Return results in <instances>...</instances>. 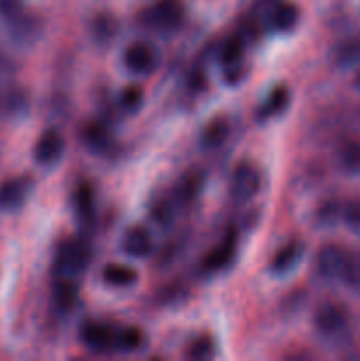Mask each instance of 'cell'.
<instances>
[{"label":"cell","mask_w":360,"mask_h":361,"mask_svg":"<svg viewBox=\"0 0 360 361\" xmlns=\"http://www.w3.org/2000/svg\"><path fill=\"white\" fill-rule=\"evenodd\" d=\"M342 222L352 231L360 233V196L346 201L344 207H342Z\"/></svg>","instance_id":"obj_30"},{"label":"cell","mask_w":360,"mask_h":361,"mask_svg":"<svg viewBox=\"0 0 360 361\" xmlns=\"http://www.w3.org/2000/svg\"><path fill=\"white\" fill-rule=\"evenodd\" d=\"M92 27H94L95 37L102 39V41H112L116 30V21L109 14H99Z\"/></svg>","instance_id":"obj_31"},{"label":"cell","mask_w":360,"mask_h":361,"mask_svg":"<svg viewBox=\"0 0 360 361\" xmlns=\"http://www.w3.org/2000/svg\"><path fill=\"white\" fill-rule=\"evenodd\" d=\"M73 212L76 222L83 229L94 228L95 224V197H94V189L90 187V183L81 182L80 185L74 189L73 192Z\"/></svg>","instance_id":"obj_8"},{"label":"cell","mask_w":360,"mask_h":361,"mask_svg":"<svg viewBox=\"0 0 360 361\" xmlns=\"http://www.w3.org/2000/svg\"><path fill=\"white\" fill-rule=\"evenodd\" d=\"M235 256H236V235L235 231H228L224 238L221 240V243H219L210 254L205 256V259L201 261V268H203L207 274H217V271L228 268L229 264L233 263V259H235Z\"/></svg>","instance_id":"obj_9"},{"label":"cell","mask_w":360,"mask_h":361,"mask_svg":"<svg viewBox=\"0 0 360 361\" xmlns=\"http://www.w3.org/2000/svg\"><path fill=\"white\" fill-rule=\"evenodd\" d=\"M215 353V344L212 337L208 335H201V337L194 338L187 348V358L191 360H208L212 358Z\"/></svg>","instance_id":"obj_27"},{"label":"cell","mask_w":360,"mask_h":361,"mask_svg":"<svg viewBox=\"0 0 360 361\" xmlns=\"http://www.w3.org/2000/svg\"><path fill=\"white\" fill-rule=\"evenodd\" d=\"M92 250L85 240H64L56 247L55 259H53V270L56 277L74 279L76 275L83 274L90 264Z\"/></svg>","instance_id":"obj_1"},{"label":"cell","mask_w":360,"mask_h":361,"mask_svg":"<svg viewBox=\"0 0 360 361\" xmlns=\"http://www.w3.org/2000/svg\"><path fill=\"white\" fill-rule=\"evenodd\" d=\"M122 250L134 259H145L154 252V240L147 229L141 226H134V228L127 229L124 235Z\"/></svg>","instance_id":"obj_13"},{"label":"cell","mask_w":360,"mask_h":361,"mask_svg":"<svg viewBox=\"0 0 360 361\" xmlns=\"http://www.w3.org/2000/svg\"><path fill=\"white\" fill-rule=\"evenodd\" d=\"M21 13H25L23 0H0V16L6 23L20 16Z\"/></svg>","instance_id":"obj_32"},{"label":"cell","mask_w":360,"mask_h":361,"mask_svg":"<svg viewBox=\"0 0 360 361\" xmlns=\"http://www.w3.org/2000/svg\"><path fill=\"white\" fill-rule=\"evenodd\" d=\"M339 164L348 175H360V140L342 145L339 150Z\"/></svg>","instance_id":"obj_24"},{"label":"cell","mask_w":360,"mask_h":361,"mask_svg":"<svg viewBox=\"0 0 360 361\" xmlns=\"http://www.w3.org/2000/svg\"><path fill=\"white\" fill-rule=\"evenodd\" d=\"M34 183L27 176L9 178L0 185V212H16L27 203Z\"/></svg>","instance_id":"obj_7"},{"label":"cell","mask_w":360,"mask_h":361,"mask_svg":"<svg viewBox=\"0 0 360 361\" xmlns=\"http://www.w3.org/2000/svg\"><path fill=\"white\" fill-rule=\"evenodd\" d=\"M289 99H292V95H289V90L286 85L275 87L274 90L267 95V99L261 102L260 108H258V120H260V122H265V120H270L274 118V116L281 115V113L288 108Z\"/></svg>","instance_id":"obj_15"},{"label":"cell","mask_w":360,"mask_h":361,"mask_svg":"<svg viewBox=\"0 0 360 361\" xmlns=\"http://www.w3.org/2000/svg\"><path fill=\"white\" fill-rule=\"evenodd\" d=\"M102 281L112 286V288H131L138 282V271L134 268L127 267V264L112 263L102 270Z\"/></svg>","instance_id":"obj_20"},{"label":"cell","mask_w":360,"mask_h":361,"mask_svg":"<svg viewBox=\"0 0 360 361\" xmlns=\"http://www.w3.org/2000/svg\"><path fill=\"white\" fill-rule=\"evenodd\" d=\"M145 334L134 326H126L115 330V351L136 353L145 345Z\"/></svg>","instance_id":"obj_22"},{"label":"cell","mask_w":360,"mask_h":361,"mask_svg":"<svg viewBox=\"0 0 360 361\" xmlns=\"http://www.w3.org/2000/svg\"><path fill=\"white\" fill-rule=\"evenodd\" d=\"M244 55V46L242 41L239 37H233L229 41L224 42L221 51V62L222 66L226 67V71H233L236 74V69L240 67V62H242Z\"/></svg>","instance_id":"obj_26"},{"label":"cell","mask_w":360,"mask_h":361,"mask_svg":"<svg viewBox=\"0 0 360 361\" xmlns=\"http://www.w3.org/2000/svg\"><path fill=\"white\" fill-rule=\"evenodd\" d=\"M53 300L60 312H71L78 303L76 282L69 277H59L55 289H53Z\"/></svg>","instance_id":"obj_21"},{"label":"cell","mask_w":360,"mask_h":361,"mask_svg":"<svg viewBox=\"0 0 360 361\" xmlns=\"http://www.w3.org/2000/svg\"><path fill=\"white\" fill-rule=\"evenodd\" d=\"M81 341L97 355L115 351V328L102 323H87L81 328Z\"/></svg>","instance_id":"obj_10"},{"label":"cell","mask_w":360,"mask_h":361,"mask_svg":"<svg viewBox=\"0 0 360 361\" xmlns=\"http://www.w3.org/2000/svg\"><path fill=\"white\" fill-rule=\"evenodd\" d=\"M342 207H344V203L339 200H335V197L323 201L316 212L318 224L325 226V228H332V226H335L337 222H341L342 221Z\"/></svg>","instance_id":"obj_25"},{"label":"cell","mask_w":360,"mask_h":361,"mask_svg":"<svg viewBox=\"0 0 360 361\" xmlns=\"http://www.w3.org/2000/svg\"><path fill=\"white\" fill-rule=\"evenodd\" d=\"M201 185H203V176L200 173H191V175H186L179 182L175 189V200L179 201L180 204H189L193 203L194 200L200 194Z\"/></svg>","instance_id":"obj_23"},{"label":"cell","mask_w":360,"mask_h":361,"mask_svg":"<svg viewBox=\"0 0 360 361\" xmlns=\"http://www.w3.org/2000/svg\"><path fill=\"white\" fill-rule=\"evenodd\" d=\"M261 173L251 162H242L236 166L229 178V196L236 203H249L258 196L261 189Z\"/></svg>","instance_id":"obj_3"},{"label":"cell","mask_w":360,"mask_h":361,"mask_svg":"<svg viewBox=\"0 0 360 361\" xmlns=\"http://www.w3.org/2000/svg\"><path fill=\"white\" fill-rule=\"evenodd\" d=\"M64 137L55 129L41 134L34 148V159L41 166H53L64 154Z\"/></svg>","instance_id":"obj_12"},{"label":"cell","mask_w":360,"mask_h":361,"mask_svg":"<svg viewBox=\"0 0 360 361\" xmlns=\"http://www.w3.org/2000/svg\"><path fill=\"white\" fill-rule=\"evenodd\" d=\"M143 104V90L136 85L124 88L120 94V108L126 113H136Z\"/></svg>","instance_id":"obj_29"},{"label":"cell","mask_w":360,"mask_h":361,"mask_svg":"<svg viewBox=\"0 0 360 361\" xmlns=\"http://www.w3.org/2000/svg\"><path fill=\"white\" fill-rule=\"evenodd\" d=\"M353 88H355V90L360 94V69H359V73L355 74V80H353Z\"/></svg>","instance_id":"obj_33"},{"label":"cell","mask_w":360,"mask_h":361,"mask_svg":"<svg viewBox=\"0 0 360 361\" xmlns=\"http://www.w3.org/2000/svg\"><path fill=\"white\" fill-rule=\"evenodd\" d=\"M346 261H348V250H344L339 245H334V243L325 245L316 256L318 275L327 279V281H341Z\"/></svg>","instance_id":"obj_6"},{"label":"cell","mask_w":360,"mask_h":361,"mask_svg":"<svg viewBox=\"0 0 360 361\" xmlns=\"http://www.w3.org/2000/svg\"><path fill=\"white\" fill-rule=\"evenodd\" d=\"M141 18L147 27L162 34H172L182 27L186 20V6L182 0H154Z\"/></svg>","instance_id":"obj_2"},{"label":"cell","mask_w":360,"mask_h":361,"mask_svg":"<svg viewBox=\"0 0 360 361\" xmlns=\"http://www.w3.org/2000/svg\"><path fill=\"white\" fill-rule=\"evenodd\" d=\"M161 63L157 48L147 41L131 42L124 51V66L134 76H150Z\"/></svg>","instance_id":"obj_4"},{"label":"cell","mask_w":360,"mask_h":361,"mask_svg":"<svg viewBox=\"0 0 360 361\" xmlns=\"http://www.w3.org/2000/svg\"><path fill=\"white\" fill-rule=\"evenodd\" d=\"M332 62L337 69L349 71L360 66V37H349L332 49Z\"/></svg>","instance_id":"obj_14"},{"label":"cell","mask_w":360,"mask_h":361,"mask_svg":"<svg viewBox=\"0 0 360 361\" xmlns=\"http://www.w3.org/2000/svg\"><path fill=\"white\" fill-rule=\"evenodd\" d=\"M7 28H9L11 37L20 44H30L37 39L39 35V23L34 16L27 13H21L14 20L7 21Z\"/></svg>","instance_id":"obj_17"},{"label":"cell","mask_w":360,"mask_h":361,"mask_svg":"<svg viewBox=\"0 0 360 361\" xmlns=\"http://www.w3.org/2000/svg\"><path fill=\"white\" fill-rule=\"evenodd\" d=\"M348 312L342 305L334 302H325L314 312V326L321 335L334 337V335L342 334L348 326Z\"/></svg>","instance_id":"obj_5"},{"label":"cell","mask_w":360,"mask_h":361,"mask_svg":"<svg viewBox=\"0 0 360 361\" xmlns=\"http://www.w3.org/2000/svg\"><path fill=\"white\" fill-rule=\"evenodd\" d=\"M341 281L353 291L360 293V252H348V261H346Z\"/></svg>","instance_id":"obj_28"},{"label":"cell","mask_w":360,"mask_h":361,"mask_svg":"<svg viewBox=\"0 0 360 361\" xmlns=\"http://www.w3.org/2000/svg\"><path fill=\"white\" fill-rule=\"evenodd\" d=\"M300 20V9L295 2H289V0H281V2L275 4V7L272 9L270 14V25L274 27V30L282 32H292L296 27Z\"/></svg>","instance_id":"obj_16"},{"label":"cell","mask_w":360,"mask_h":361,"mask_svg":"<svg viewBox=\"0 0 360 361\" xmlns=\"http://www.w3.org/2000/svg\"><path fill=\"white\" fill-rule=\"evenodd\" d=\"M228 136H229L228 122L222 118L212 120V122L208 123L203 130H201L200 145L203 150L214 152L226 143Z\"/></svg>","instance_id":"obj_19"},{"label":"cell","mask_w":360,"mask_h":361,"mask_svg":"<svg viewBox=\"0 0 360 361\" xmlns=\"http://www.w3.org/2000/svg\"><path fill=\"white\" fill-rule=\"evenodd\" d=\"M81 141H83L88 150L95 152V154H102V152L109 150V147H112V133L102 123L90 122L81 129Z\"/></svg>","instance_id":"obj_18"},{"label":"cell","mask_w":360,"mask_h":361,"mask_svg":"<svg viewBox=\"0 0 360 361\" xmlns=\"http://www.w3.org/2000/svg\"><path fill=\"white\" fill-rule=\"evenodd\" d=\"M304 250H306V245H304L300 240H292V242L286 243L284 247H281V249L275 252V256L272 257V274L277 275V277H284V275L292 274V271L299 267L300 261H302Z\"/></svg>","instance_id":"obj_11"}]
</instances>
